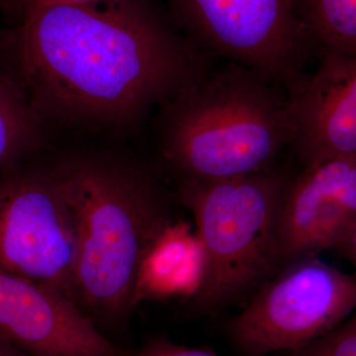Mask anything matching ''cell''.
<instances>
[{
  "label": "cell",
  "mask_w": 356,
  "mask_h": 356,
  "mask_svg": "<svg viewBox=\"0 0 356 356\" xmlns=\"http://www.w3.org/2000/svg\"><path fill=\"white\" fill-rule=\"evenodd\" d=\"M42 122L131 128L211 72L205 51L153 0H95L21 15L2 39Z\"/></svg>",
  "instance_id": "1"
},
{
  "label": "cell",
  "mask_w": 356,
  "mask_h": 356,
  "mask_svg": "<svg viewBox=\"0 0 356 356\" xmlns=\"http://www.w3.org/2000/svg\"><path fill=\"white\" fill-rule=\"evenodd\" d=\"M76 220L74 299L95 321L120 324L137 306L147 257L175 225L170 198L146 165L76 154L54 166Z\"/></svg>",
  "instance_id": "2"
},
{
  "label": "cell",
  "mask_w": 356,
  "mask_h": 356,
  "mask_svg": "<svg viewBox=\"0 0 356 356\" xmlns=\"http://www.w3.org/2000/svg\"><path fill=\"white\" fill-rule=\"evenodd\" d=\"M232 62L163 105L161 152L179 180H222L275 168L291 140L287 95Z\"/></svg>",
  "instance_id": "3"
},
{
  "label": "cell",
  "mask_w": 356,
  "mask_h": 356,
  "mask_svg": "<svg viewBox=\"0 0 356 356\" xmlns=\"http://www.w3.org/2000/svg\"><path fill=\"white\" fill-rule=\"evenodd\" d=\"M285 168L222 180H179L199 248L194 306L219 311L250 298L280 269L277 222Z\"/></svg>",
  "instance_id": "4"
},
{
  "label": "cell",
  "mask_w": 356,
  "mask_h": 356,
  "mask_svg": "<svg viewBox=\"0 0 356 356\" xmlns=\"http://www.w3.org/2000/svg\"><path fill=\"white\" fill-rule=\"evenodd\" d=\"M355 306V276L310 255L266 280L229 321V336L247 356L293 353L343 324Z\"/></svg>",
  "instance_id": "5"
},
{
  "label": "cell",
  "mask_w": 356,
  "mask_h": 356,
  "mask_svg": "<svg viewBox=\"0 0 356 356\" xmlns=\"http://www.w3.org/2000/svg\"><path fill=\"white\" fill-rule=\"evenodd\" d=\"M177 29L233 63L261 72L288 93L305 79L315 47L300 24L294 0H168Z\"/></svg>",
  "instance_id": "6"
},
{
  "label": "cell",
  "mask_w": 356,
  "mask_h": 356,
  "mask_svg": "<svg viewBox=\"0 0 356 356\" xmlns=\"http://www.w3.org/2000/svg\"><path fill=\"white\" fill-rule=\"evenodd\" d=\"M76 229L53 168H15L0 175L1 270L55 288L76 302Z\"/></svg>",
  "instance_id": "7"
},
{
  "label": "cell",
  "mask_w": 356,
  "mask_h": 356,
  "mask_svg": "<svg viewBox=\"0 0 356 356\" xmlns=\"http://www.w3.org/2000/svg\"><path fill=\"white\" fill-rule=\"evenodd\" d=\"M324 250L356 264V159L302 168L288 178L278 214L280 266Z\"/></svg>",
  "instance_id": "8"
},
{
  "label": "cell",
  "mask_w": 356,
  "mask_h": 356,
  "mask_svg": "<svg viewBox=\"0 0 356 356\" xmlns=\"http://www.w3.org/2000/svg\"><path fill=\"white\" fill-rule=\"evenodd\" d=\"M0 341L28 356H128L74 300L0 269Z\"/></svg>",
  "instance_id": "9"
},
{
  "label": "cell",
  "mask_w": 356,
  "mask_h": 356,
  "mask_svg": "<svg viewBox=\"0 0 356 356\" xmlns=\"http://www.w3.org/2000/svg\"><path fill=\"white\" fill-rule=\"evenodd\" d=\"M287 100L289 146L302 168L356 159V56L321 54Z\"/></svg>",
  "instance_id": "10"
},
{
  "label": "cell",
  "mask_w": 356,
  "mask_h": 356,
  "mask_svg": "<svg viewBox=\"0 0 356 356\" xmlns=\"http://www.w3.org/2000/svg\"><path fill=\"white\" fill-rule=\"evenodd\" d=\"M294 6L316 50L356 56V0H294Z\"/></svg>",
  "instance_id": "11"
},
{
  "label": "cell",
  "mask_w": 356,
  "mask_h": 356,
  "mask_svg": "<svg viewBox=\"0 0 356 356\" xmlns=\"http://www.w3.org/2000/svg\"><path fill=\"white\" fill-rule=\"evenodd\" d=\"M41 123L17 86L0 76V175L36 146Z\"/></svg>",
  "instance_id": "12"
},
{
  "label": "cell",
  "mask_w": 356,
  "mask_h": 356,
  "mask_svg": "<svg viewBox=\"0 0 356 356\" xmlns=\"http://www.w3.org/2000/svg\"><path fill=\"white\" fill-rule=\"evenodd\" d=\"M187 232L173 225L156 243L140 273L138 301L145 294H163L184 287L186 264L191 252Z\"/></svg>",
  "instance_id": "13"
},
{
  "label": "cell",
  "mask_w": 356,
  "mask_h": 356,
  "mask_svg": "<svg viewBox=\"0 0 356 356\" xmlns=\"http://www.w3.org/2000/svg\"><path fill=\"white\" fill-rule=\"evenodd\" d=\"M294 356H356V317L293 351Z\"/></svg>",
  "instance_id": "14"
},
{
  "label": "cell",
  "mask_w": 356,
  "mask_h": 356,
  "mask_svg": "<svg viewBox=\"0 0 356 356\" xmlns=\"http://www.w3.org/2000/svg\"><path fill=\"white\" fill-rule=\"evenodd\" d=\"M128 356H221L211 350L203 348H191L180 346L163 339L156 337L145 343L135 353H129Z\"/></svg>",
  "instance_id": "15"
},
{
  "label": "cell",
  "mask_w": 356,
  "mask_h": 356,
  "mask_svg": "<svg viewBox=\"0 0 356 356\" xmlns=\"http://www.w3.org/2000/svg\"><path fill=\"white\" fill-rule=\"evenodd\" d=\"M90 1H95V0H21L20 15L46 8V7L86 3Z\"/></svg>",
  "instance_id": "16"
},
{
  "label": "cell",
  "mask_w": 356,
  "mask_h": 356,
  "mask_svg": "<svg viewBox=\"0 0 356 356\" xmlns=\"http://www.w3.org/2000/svg\"><path fill=\"white\" fill-rule=\"evenodd\" d=\"M0 356H28L10 344L0 341Z\"/></svg>",
  "instance_id": "17"
}]
</instances>
